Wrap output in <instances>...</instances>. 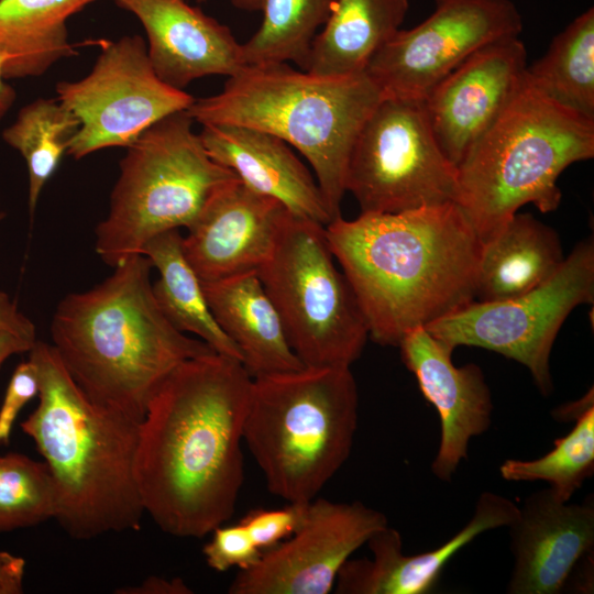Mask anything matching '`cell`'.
Here are the masks:
<instances>
[{
	"instance_id": "cell-1",
	"label": "cell",
	"mask_w": 594,
	"mask_h": 594,
	"mask_svg": "<svg viewBox=\"0 0 594 594\" xmlns=\"http://www.w3.org/2000/svg\"><path fill=\"white\" fill-rule=\"evenodd\" d=\"M251 384L240 361L212 352L176 366L148 400L134 475L145 514L164 532L202 538L232 517Z\"/></svg>"
},
{
	"instance_id": "cell-2",
	"label": "cell",
	"mask_w": 594,
	"mask_h": 594,
	"mask_svg": "<svg viewBox=\"0 0 594 594\" xmlns=\"http://www.w3.org/2000/svg\"><path fill=\"white\" fill-rule=\"evenodd\" d=\"M326 235L381 345L475 301L482 241L457 202L340 216Z\"/></svg>"
},
{
	"instance_id": "cell-3",
	"label": "cell",
	"mask_w": 594,
	"mask_h": 594,
	"mask_svg": "<svg viewBox=\"0 0 594 594\" xmlns=\"http://www.w3.org/2000/svg\"><path fill=\"white\" fill-rule=\"evenodd\" d=\"M113 268L92 288L61 299L51 344L92 402L140 422L176 366L215 351L167 320L154 297L153 266L145 255Z\"/></svg>"
},
{
	"instance_id": "cell-4",
	"label": "cell",
	"mask_w": 594,
	"mask_h": 594,
	"mask_svg": "<svg viewBox=\"0 0 594 594\" xmlns=\"http://www.w3.org/2000/svg\"><path fill=\"white\" fill-rule=\"evenodd\" d=\"M38 404L20 425L35 443L57 492L55 520L75 539L138 530L145 514L134 460L139 422L92 402L51 343L29 351Z\"/></svg>"
},
{
	"instance_id": "cell-5",
	"label": "cell",
	"mask_w": 594,
	"mask_h": 594,
	"mask_svg": "<svg viewBox=\"0 0 594 594\" xmlns=\"http://www.w3.org/2000/svg\"><path fill=\"white\" fill-rule=\"evenodd\" d=\"M383 95L365 74L327 77L288 63L244 65L216 95L195 99L187 112L205 124H237L276 135L312 167L327 209L341 216L355 138Z\"/></svg>"
},
{
	"instance_id": "cell-6",
	"label": "cell",
	"mask_w": 594,
	"mask_h": 594,
	"mask_svg": "<svg viewBox=\"0 0 594 594\" xmlns=\"http://www.w3.org/2000/svg\"><path fill=\"white\" fill-rule=\"evenodd\" d=\"M359 393L348 366H304L252 377L243 442L268 491L307 504L349 459Z\"/></svg>"
},
{
	"instance_id": "cell-7",
	"label": "cell",
	"mask_w": 594,
	"mask_h": 594,
	"mask_svg": "<svg viewBox=\"0 0 594 594\" xmlns=\"http://www.w3.org/2000/svg\"><path fill=\"white\" fill-rule=\"evenodd\" d=\"M593 156L594 121L553 105L525 80L457 167V204L484 242L527 204L557 210L559 176Z\"/></svg>"
},
{
	"instance_id": "cell-8",
	"label": "cell",
	"mask_w": 594,
	"mask_h": 594,
	"mask_svg": "<svg viewBox=\"0 0 594 594\" xmlns=\"http://www.w3.org/2000/svg\"><path fill=\"white\" fill-rule=\"evenodd\" d=\"M187 110L145 130L120 161L109 210L96 228L95 250L116 267L142 254L154 237L187 228L208 198L239 179L207 152Z\"/></svg>"
},
{
	"instance_id": "cell-9",
	"label": "cell",
	"mask_w": 594,
	"mask_h": 594,
	"mask_svg": "<svg viewBox=\"0 0 594 594\" xmlns=\"http://www.w3.org/2000/svg\"><path fill=\"white\" fill-rule=\"evenodd\" d=\"M334 261L326 226L289 212L256 272L305 366L350 367L369 338L355 294Z\"/></svg>"
},
{
	"instance_id": "cell-10",
	"label": "cell",
	"mask_w": 594,
	"mask_h": 594,
	"mask_svg": "<svg viewBox=\"0 0 594 594\" xmlns=\"http://www.w3.org/2000/svg\"><path fill=\"white\" fill-rule=\"evenodd\" d=\"M345 190L361 213L457 202L458 169L438 145L425 101L381 99L353 143Z\"/></svg>"
},
{
	"instance_id": "cell-11",
	"label": "cell",
	"mask_w": 594,
	"mask_h": 594,
	"mask_svg": "<svg viewBox=\"0 0 594 594\" xmlns=\"http://www.w3.org/2000/svg\"><path fill=\"white\" fill-rule=\"evenodd\" d=\"M594 302V241L579 242L548 280L520 296L473 301L426 327L454 351L461 345L496 352L522 364L543 396L553 389L550 354L571 311Z\"/></svg>"
},
{
	"instance_id": "cell-12",
	"label": "cell",
	"mask_w": 594,
	"mask_h": 594,
	"mask_svg": "<svg viewBox=\"0 0 594 594\" xmlns=\"http://www.w3.org/2000/svg\"><path fill=\"white\" fill-rule=\"evenodd\" d=\"M56 99L79 121L67 154L75 160L108 147H128L161 119L187 110L195 98L154 72L141 35L105 42L81 79L55 86Z\"/></svg>"
},
{
	"instance_id": "cell-13",
	"label": "cell",
	"mask_w": 594,
	"mask_h": 594,
	"mask_svg": "<svg viewBox=\"0 0 594 594\" xmlns=\"http://www.w3.org/2000/svg\"><path fill=\"white\" fill-rule=\"evenodd\" d=\"M521 31V14L510 0H435L433 12L418 25L400 29L364 73L383 97L425 101L479 48Z\"/></svg>"
},
{
	"instance_id": "cell-14",
	"label": "cell",
	"mask_w": 594,
	"mask_h": 594,
	"mask_svg": "<svg viewBox=\"0 0 594 594\" xmlns=\"http://www.w3.org/2000/svg\"><path fill=\"white\" fill-rule=\"evenodd\" d=\"M386 516L362 502H332L318 496L305 508L296 531L262 551L240 570L230 594H328L342 565L380 529Z\"/></svg>"
},
{
	"instance_id": "cell-15",
	"label": "cell",
	"mask_w": 594,
	"mask_h": 594,
	"mask_svg": "<svg viewBox=\"0 0 594 594\" xmlns=\"http://www.w3.org/2000/svg\"><path fill=\"white\" fill-rule=\"evenodd\" d=\"M527 66L519 36L499 38L469 56L425 99L438 145L455 167L517 97Z\"/></svg>"
},
{
	"instance_id": "cell-16",
	"label": "cell",
	"mask_w": 594,
	"mask_h": 594,
	"mask_svg": "<svg viewBox=\"0 0 594 594\" xmlns=\"http://www.w3.org/2000/svg\"><path fill=\"white\" fill-rule=\"evenodd\" d=\"M290 211L239 179L218 188L186 228L182 249L202 282L257 272Z\"/></svg>"
},
{
	"instance_id": "cell-17",
	"label": "cell",
	"mask_w": 594,
	"mask_h": 594,
	"mask_svg": "<svg viewBox=\"0 0 594 594\" xmlns=\"http://www.w3.org/2000/svg\"><path fill=\"white\" fill-rule=\"evenodd\" d=\"M398 346L404 364L439 416L440 442L431 472L437 479L450 482L469 457L470 440L486 432L492 424L491 389L479 365L455 366L453 350L426 328L406 333Z\"/></svg>"
},
{
	"instance_id": "cell-18",
	"label": "cell",
	"mask_w": 594,
	"mask_h": 594,
	"mask_svg": "<svg viewBox=\"0 0 594 594\" xmlns=\"http://www.w3.org/2000/svg\"><path fill=\"white\" fill-rule=\"evenodd\" d=\"M514 566L508 594H558L594 547L593 495L581 504L548 487L529 494L507 527Z\"/></svg>"
},
{
	"instance_id": "cell-19",
	"label": "cell",
	"mask_w": 594,
	"mask_h": 594,
	"mask_svg": "<svg viewBox=\"0 0 594 594\" xmlns=\"http://www.w3.org/2000/svg\"><path fill=\"white\" fill-rule=\"evenodd\" d=\"M519 507L494 492H483L469 522L439 547L416 554L403 552L399 531L388 525L366 542L372 559L348 560L339 571L337 594H427L438 584L444 566L481 534L508 527Z\"/></svg>"
},
{
	"instance_id": "cell-20",
	"label": "cell",
	"mask_w": 594,
	"mask_h": 594,
	"mask_svg": "<svg viewBox=\"0 0 594 594\" xmlns=\"http://www.w3.org/2000/svg\"><path fill=\"white\" fill-rule=\"evenodd\" d=\"M142 24L156 75L184 90L206 76L230 77L243 66L231 30L186 0H113Z\"/></svg>"
},
{
	"instance_id": "cell-21",
	"label": "cell",
	"mask_w": 594,
	"mask_h": 594,
	"mask_svg": "<svg viewBox=\"0 0 594 594\" xmlns=\"http://www.w3.org/2000/svg\"><path fill=\"white\" fill-rule=\"evenodd\" d=\"M201 127L208 154L246 187L279 200L295 216L322 226L332 221L316 178L285 141L243 125Z\"/></svg>"
},
{
	"instance_id": "cell-22",
	"label": "cell",
	"mask_w": 594,
	"mask_h": 594,
	"mask_svg": "<svg viewBox=\"0 0 594 594\" xmlns=\"http://www.w3.org/2000/svg\"><path fill=\"white\" fill-rule=\"evenodd\" d=\"M201 284L213 318L240 350L252 377L305 366L292 350L256 272Z\"/></svg>"
},
{
	"instance_id": "cell-23",
	"label": "cell",
	"mask_w": 594,
	"mask_h": 594,
	"mask_svg": "<svg viewBox=\"0 0 594 594\" xmlns=\"http://www.w3.org/2000/svg\"><path fill=\"white\" fill-rule=\"evenodd\" d=\"M564 258L553 228L531 213L516 212L482 242L475 300L498 301L526 294L553 276Z\"/></svg>"
},
{
	"instance_id": "cell-24",
	"label": "cell",
	"mask_w": 594,
	"mask_h": 594,
	"mask_svg": "<svg viewBox=\"0 0 594 594\" xmlns=\"http://www.w3.org/2000/svg\"><path fill=\"white\" fill-rule=\"evenodd\" d=\"M408 9L409 0H336L312 42L305 72L327 77L364 73L400 30Z\"/></svg>"
},
{
	"instance_id": "cell-25",
	"label": "cell",
	"mask_w": 594,
	"mask_h": 594,
	"mask_svg": "<svg viewBox=\"0 0 594 594\" xmlns=\"http://www.w3.org/2000/svg\"><path fill=\"white\" fill-rule=\"evenodd\" d=\"M96 0H0V55L4 77H40L77 54L67 21Z\"/></svg>"
},
{
	"instance_id": "cell-26",
	"label": "cell",
	"mask_w": 594,
	"mask_h": 594,
	"mask_svg": "<svg viewBox=\"0 0 594 594\" xmlns=\"http://www.w3.org/2000/svg\"><path fill=\"white\" fill-rule=\"evenodd\" d=\"M178 229L161 233L143 248L158 272L154 297L167 320L180 332L193 333L215 352L242 363L237 345L220 329L208 306L201 279L187 262Z\"/></svg>"
},
{
	"instance_id": "cell-27",
	"label": "cell",
	"mask_w": 594,
	"mask_h": 594,
	"mask_svg": "<svg viewBox=\"0 0 594 594\" xmlns=\"http://www.w3.org/2000/svg\"><path fill=\"white\" fill-rule=\"evenodd\" d=\"M527 85L553 105L594 121V9L557 34L546 54L527 66Z\"/></svg>"
},
{
	"instance_id": "cell-28",
	"label": "cell",
	"mask_w": 594,
	"mask_h": 594,
	"mask_svg": "<svg viewBox=\"0 0 594 594\" xmlns=\"http://www.w3.org/2000/svg\"><path fill=\"white\" fill-rule=\"evenodd\" d=\"M78 128V119L56 98H37L22 107L15 120L2 131V140L26 163L31 213Z\"/></svg>"
},
{
	"instance_id": "cell-29",
	"label": "cell",
	"mask_w": 594,
	"mask_h": 594,
	"mask_svg": "<svg viewBox=\"0 0 594 594\" xmlns=\"http://www.w3.org/2000/svg\"><path fill=\"white\" fill-rule=\"evenodd\" d=\"M336 0H265L256 32L241 44L244 65L294 63L306 69L312 42Z\"/></svg>"
},
{
	"instance_id": "cell-30",
	"label": "cell",
	"mask_w": 594,
	"mask_h": 594,
	"mask_svg": "<svg viewBox=\"0 0 594 594\" xmlns=\"http://www.w3.org/2000/svg\"><path fill=\"white\" fill-rule=\"evenodd\" d=\"M574 419V427L556 439L548 453L534 460H505L501 476L509 482H547L559 499L570 502L594 473V403Z\"/></svg>"
},
{
	"instance_id": "cell-31",
	"label": "cell",
	"mask_w": 594,
	"mask_h": 594,
	"mask_svg": "<svg viewBox=\"0 0 594 594\" xmlns=\"http://www.w3.org/2000/svg\"><path fill=\"white\" fill-rule=\"evenodd\" d=\"M56 513L47 464L20 453L0 455V534L55 519Z\"/></svg>"
},
{
	"instance_id": "cell-32",
	"label": "cell",
	"mask_w": 594,
	"mask_h": 594,
	"mask_svg": "<svg viewBox=\"0 0 594 594\" xmlns=\"http://www.w3.org/2000/svg\"><path fill=\"white\" fill-rule=\"evenodd\" d=\"M204 549L207 564L217 572L232 568L246 570L261 558L262 551L254 544L246 528L239 521L234 525H220Z\"/></svg>"
},
{
	"instance_id": "cell-33",
	"label": "cell",
	"mask_w": 594,
	"mask_h": 594,
	"mask_svg": "<svg viewBox=\"0 0 594 594\" xmlns=\"http://www.w3.org/2000/svg\"><path fill=\"white\" fill-rule=\"evenodd\" d=\"M307 504L288 503L284 508L252 509L240 522L246 528L254 544L261 551H265L296 531L302 520Z\"/></svg>"
},
{
	"instance_id": "cell-34",
	"label": "cell",
	"mask_w": 594,
	"mask_h": 594,
	"mask_svg": "<svg viewBox=\"0 0 594 594\" xmlns=\"http://www.w3.org/2000/svg\"><path fill=\"white\" fill-rule=\"evenodd\" d=\"M37 394V372L34 363L29 359L15 367L0 406V446L9 443L20 411Z\"/></svg>"
},
{
	"instance_id": "cell-35",
	"label": "cell",
	"mask_w": 594,
	"mask_h": 594,
	"mask_svg": "<svg viewBox=\"0 0 594 594\" xmlns=\"http://www.w3.org/2000/svg\"><path fill=\"white\" fill-rule=\"evenodd\" d=\"M4 213L0 212V221ZM0 330L14 333L30 342H35V327L11 301L9 296L0 292Z\"/></svg>"
},
{
	"instance_id": "cell-36",
	"label": "cell",
	"mask_w": 594,
	"mask_h": 594,
	"mask_svg": "<svg viewBox=\"0 0 594 594\" xmlns=\"http://www.w3.org/2000/svg\"><path fill=\"white\" fill-rule=\"evenodd\" d=\"M25 560L8 551H0V594L23 592Z\"/></svg>"
},
{
	"instance_id": "cell-37",
	"label": "cell",
	"mask_w": 594,
	"mask_h": 594,
	"mask_svg": "<svg viewBox=\"0 0 594 594\" xmlns=\"http://www.w3.org/2000/svg\"><path fill=\"white\" fill-rule=\"evenodd\" d=\"M120 594H189L190 587L179 578L150 576L135 586L117 591Z\"/></svg>"
},
{
	"instance_id": "cell-38",
	"label": "cell",
	"mask_w": 594,
	"mask_h": 594,
	"mask_svg": "<svg viewBox=\"0 0 594 594\" xmlns=\"http://www.w3.org/2000/svg\"><path fill=\"white\" fill-rule=\"evenodd\" d=\"M34 343L9 331L0 330V366L11 355L29 352Z\"/></svg>"
},
{
	"instance_id": "cell-39",
	"label": "cell",
	"mask_w": 594,
	"mask_h": 594,
	"mask_svg": "<svg viewBox=\"0 0 594 594\" xmlns=\"http://www.w3.org/2000/svg\"><path fill=\"white\" fill-rule=\"evenodd\" d=\"M8 62L6 56L0 55V121L9 112L16 99L14 88L4 77V66Z\"/></svg>"
},
{
	"instance_id": "cell-40",
	"label": "cell",
	"mask_w": 594,
	"mask_h": 594,
	"mask_svg": "<svg viewBox=\"0 0 594 594\" xmlns=\"http://www.w3.org/2000/svg\"><path fill=\"white\" fill-rule=\"evenodd\" d=\"M231 3L241 10L261 11L265 0H230Z\"/></svg>"
},
{
	"instance_id": "cell-41",
	"label": "cell",
	"mask_w": 594,
	"mask_h": 594,
	"mask_svg": "<svg viewBox=\"0 0 594 594\" xmlns=\"http://www.w3.org/2000/svg\"><path fill=\"white\" fill-rule=\"evenodd\" d=\"M198 1H199V2H204V1H206V0H198Z\"/></svg>"
}]
</instances>
